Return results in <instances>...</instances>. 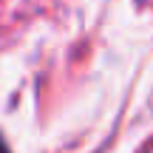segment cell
I'll return each mask as SVG.
<instances>
[{
	"instance_id": "obj_1",
	"label": "cell",
	"mask_w": 153,
	"mask_h": 153,
	"mask_svg": "<svg viewBox=\"0 0 153 153\" xmlns=\"http://www.w3.org/2000/svg\"><path fill=\"white\" fill-rule=\"evenodd\" d=\"M0 153H11V150H9V145H6V139H3V136H0Z\"/></svg>"
}]
</instances>
